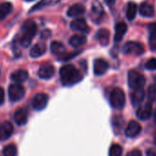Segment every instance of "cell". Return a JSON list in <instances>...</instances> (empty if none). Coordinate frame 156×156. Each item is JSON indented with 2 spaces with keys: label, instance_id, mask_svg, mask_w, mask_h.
<instances>
[{
  "label": "cell",
  "instance_id": "obj_39",
  "mask_svg": "<svg viewBox=\"0 0 156 156\" xmlns=\"http://www.w3.org/2000/svg\"><path fill=\"white\" fill-rule=\"evenodd\" d=\"M116 1H117V0H105V3L109 7H112L116 3Z\"/></svg>",
  "mask_w": 156,
  "mask_h": 156
},
{
  "label": "cell",
  "instance_id": "obj_31",
  "mask_svg": "<svg viewBox=\"0 0 156 156\" xmlns=\"http://www.w3.org/2000/svg\"><path fill=\"white\" fill-rule=\"evenodd\" d=\"M4 156H18L17 147L14 144H9L4 148L3 151Z\"/></svg>",
  "mask_w": 156,
  "mask_h": 156
},
{
  "label": "cell",
  "instance_id": "obj_33",
  "mask_svg": "<svg viewBox=\"0 0 156 156\" xmlns=\"http://www.w3.org/2000/svg\"><path fill=\"white\" fill-rule=\"evenodd\" d=\"M145 68L150 71L156 70V58H151L145 63Z\"/></svg>",
  "mask_w": 156,
  "mask_h": 156
},
{
  "label": "cell",
  "instance_id": "obj_14",
  "mask_svg": "<svg viewBox=\"0 0 156 156\" xmlns=\"http://www.w3.org/2000/svg\"><path fill=\"white\" fill-rule=\"evenodd\" d=\"M86 12V8L82 4H74L71 6L67 10V16L70 18H77L79 16L84 15Z\"/></svg>",
  "mask_w": 156,
  "mask_h": 156
},
{
  "label": "cell",
  "instance_id": "obj_13",
  "mask_svg": "<svg viewBox=\"0 0 156 156\" xmlns=\"http://www.w3.org/2000/svg\"><path fill=\"white\" fill-rule=\"evenodd\" d=\"M144 98H145V92H144L143 88L134 89L130 93V101H131L132 106H134V107L140 105L141 102L143 101Z\"/></svg>",
  "mask_w": 156,
  "mask_h": 156
},
{
  "label": "cell",
  "instance_id": "obj_19",
  "mask_svg": "<svg viewBox=\"0 0 156 156\" xmlns=\"http://www.w3.org/2000/svg\"><path fill=\"white\" fill-rule=\"evenodd\" d=\"M14 120L19 126H22L28 121V113L25 109L20 108L14 114Z\"/></svg>",
  "mask_w": 156,
  "mask_h": 156
},
{
  "label": "cell",
  "instance_id": "obj_28",
  "mask_svg": "<svg viewBox=\"0 0 156 156\" xmlns=\"http://www.w3.org/2000/svg\"><path fill=\"white\" fill-rule=\"evenodd\" d=\"M137 12H138V8H137L136 3H134V2H129L128 3V6H127V13H126L127 19L129 21L133 20L136 18Z\"/></svg>",
  "mask_w": 156,
  "mask_h": 156
},
{
  "label": "cell",
  "instance_id": "obj_3",
  "mask_svg": "<svg viewBox=\"0 0 156 156\" xmlns=\"http://www.w3.org/2000/svg\"><path fill=\"white\" fill-rule=\"evenodd\" d=\"M109 101H110V105L114 108H118V109L122 108L125 106V103H126L125 93L123 92L122 89H120L119 87L114 88L112 90L111 94H110Z\"/></svg>",
  "mask_w": 156,
  "mask_h": 156
},
{
  "label": "cell",
  "instance_id": "obj_30",
  "mask_svg": "<svg viewBox=\"0 0 156 156\" xmlns=\"http://www.w3.org/2000/svg\"><path fill=\"white\" fill-rule=\"evenodd\" d=\"M122 153H123V150L120 145L112 144L108 151V156H122Z\"/></svg>",
  "mask_w": 156,
  "mask_h": 156
},
{
  "label": "cell",
  "instance_id": "obj_42",
  "mask_svg": "<svg viewBox=\"0 0 156 156\" xmlns=\"http://www.w3.org/2000/svg\"><path fill=\"white\" fill-rule=\"evenodd\" d=\"M154 140H155V143H156V133H155V136H154Z\"/></svg>",
  "mask_w": 156,
  "mask_h": 156
},
{
  "label": "cell",
  "instance_id": "obj_2",
  "mask_svg": "<svg viewBox=\"0 0 156 156\" xmlns=\"http://www.w3.org/2000/svg\"><path fill=\"white\" fill-rule=\"evenodd\" d=\"M145 77L140 72L136 70H130L128 73V84L129 87L134 90L138 88H143L145 85Z\"/></svg>",
  "mask_w": 156,
  "mask_h": 156
},
{
  "label": "cell",
  "instance_id": "obj_10",
  "mask_svg": "<svg viewBox=\"0 0 156 156\" xmlns=\"http://www.w3.org/2000/svg\"><path fill=\"white\" fill-rule=\"evenodd\" d=\"M21 30H22L24 35L29 36L30 38H33L37 33L38 28H37V24L33 20H28L23 23V25L21 27Z\"/></svg>",
  "mask_w": 156,
  "mask_h": 156
},
{
  "label": "cell",
  "instance_id": "obj_37",
  "mask_svg": "<svg viewBox=\"0 0 156 156\" xmlns=\"http://www.w3.org/2000/svg\"><path fill=\"white\" fill-rule=\"evenodd\" d=\"M5 100V92L2 87H0V106L4 103Z\"/></svg>",
  "mask_w": 156,
  "mask_h": 156
},
{
  "label": "cell",
  "instance_id": "obj_11",
  "mask_svg": "<svg viewBox=\"0 0 156 156\" xmlns=\"http://www.w3.org/2000/svg\"><path fill=\"white\" fill-rule=\"evenodd\" d=\"M109 64L104 59H97L94 62V73L95 75L100 76L108 70Z\"/></svg>",
  "mask_w": 156,
  "mask_h": 156
},
{
  "label": "cell",
  "instance_id": "obj_18",
  "mask_svg": "<svg viewBox=\"0 0 156 156\" xmlns=\"http://www.w3.org/2000/svg\"><path fill=\"white\" fill-rule=\"evenodd\" d=\"M69 43L73 48L81 47L87 43V37L83 34H74L70 38Z\"/></svg>",
  "mask_w": 156,
  "mask_h": 156
},
{
  "label": "cell",
  "instance_id": "obj_25",
  "mask_svg": "<svg viewBox=\"0 0 156 156\" xmlns=\"http://www.w3.org/2000/svg\"><path fill=\"white\" fill-rule=\"evenodd\" d=\"M13 10V5L10 2L0 4V20H5Z\"/></svg>",
  "mask_w": 156,
  "mask_h": 156
},
{
  "label": "cell",
  "instance_id": "obj_27",
  "mask_svg": "<svg viewBox=\"0 0 156 156\" xmlns=\"http://www.w3.org/2000/svg\"><path fill=\"white\" fill-rule=\"evenodd\" d=\"M150 36H149V46L151 51L156 50V23L151 24L149 27Z\"/></svg>",
  "mask_w": 156,
  "mask_h": 156
},
{
  "label": "cell",
  "instance_id": "obj_22",
  "mask_svg": "<svg viewBox=\"0 0 156 156\" xmlns=\"http://www.w3.org/2000/svg\"><path fill=\"white\" fill-rule=\"evenodd\" d=\"M28 77H29V73L25 70H18V71H15L14 73H12V74H11V79L14 82H16L17 84L26 81L28 79Z\"/></svg>",
  "mask_w": 156,
  "mask_h": 156
},
{
  "label": "cell",
  "instance_id": "obj_26",
  "mask_svg": "<svg viewBox=\"0 0 156 156\" xmlns=\"http://www.w3.org/2000/svg\"><path fill=\"white\" fill-rule=\"evenodd\" d=\"M92 14H93L94 21H98V20H100L104 16V9L98 1L94 2L92 6Z\"/></svg>",
  "mask_w": 156,
  "mask_h": 156
},
{
  "label": "cell",
  "instance_id": "obj_15",
  "mask_svg": "<svg viewBox=\"0 0 156 156\" xmlns=\"http://www.w3.org/2000/svg\"><path fill=\"white\" fill-rule=\"evenodd\" d=\"M54 73H55V69L51 64H44L41 66L39 70V76L41 79L47 80L54 75Z\"/></svg>",
  "mask_w": 156,
  "mask_h": 156
},
{
  "label": "cell",
  "instance_id": "obj_38",
  "mask_svg": "<svg viewBox=\"0 0 156 156\" xmlns=\"http://www.w3.org/2000/svg\"><path fill=\"white\" fill-rule=\"evenodd\" d=\"M147 156H156V151L151 149V150H148L147 152H146Z\"/></svg>",
  "mask_w": 156,
  "mask_h": 156
},
{
  "label": "cell",
  "instance_id": "obj_5",
  "mask_svg": "<svg viewBox=\"0 0 156 156\" xmlns=\"http://www.w3.org/2000/svg\"><path fill=\"white\" fill-rule=\"evenodd\" d=\"M25 95L24 87L20 84H13L9 87V99L13 102L20 101L23 98Z\"/></svg>",
  "mask_w": 156,
  "mask_h": 156
},
{
  "label": "cell",
  "instance_id": "obj_9",
  "mask_svg": "<svg viewBox=\"0 0 156 156\" xmlns=\"http://www.w3.org/2000/svg\"><path fill=\"white\" fill-rule=\"evenodd\" d=\"M152 114V107L151 103H145L144 105L140 106L136 112V116L142 120H146L151 118Z\"/></svg>",
  "mask_w": 156,
  "mask_h": 156
},
{
  "label": "cell",
  "instance_id": "obj_12",
  "mask_svg": "<svg viewBox=\"0 0 156 156\" xmlns=\"http://www.w3.org/2000/svg\"><path fill=\"white\" fill-rule=\"evenodd\" d=\"M13 125L9 121H5L0 124V140H8L13 133Z\"/></svg>",
  "mask_w": 156,
  "mask_h": 156
},
{
  "label": "cell",
  "instance_id": "obj_6",
  "mask_svg": "<svg viewBox=\"0 0 156 156\" xmlns=\"http://www.w3.org/2000/svg\"><path fill=\"white\" fill-rule=\"evenodd\" d=\"M70 27H71V30L73 31H77V32H80V33L89 32V27H88L85 19L78 18V19L73 20L71 22Z\"/></svg>",
  "mask_w": 156,
  "mask_h": 156
},
{
  "label": "cell",
  "instance_id": "obj_7",
  "mask_svg": "<svg viewBox=\"0 0 156 156\" xmlns=\"http://www.w3.org/2000/svg\"><path fill=\"white\" fill-rule=\"evenodd\" d=\"M140 131H141L140 124L136 120H130L127 125V128L125 129V134L129 138H134L138 136L140 133Z\"/></svg>",
  "mask_w": 156,
  "mask_h": 156
},
{
  "label": "cell",
  "instance_id": "obj_41",
  "mask_svg": "<svg viewBox=\"0 0 156 156\" xmlns=\"http://www.w3.org/2000/svg\"><path fill=\"white\" fill-rule=\"evenodd\" d=\"M25 1H27V2H31V1H34V0H25Z\"/></svg>",
  "mask_w": 156,
  "mask_h": 156
},
{
  "label": "cell",
  "instance_id": "obj_43",
  "mask_svg": "<svg viewBox=\"0 0 156 156\" xmlns=\"http://www.w3.org/2000/svg\"><path fill=\"white\" fill-rule=\"evenodd\" d=\"M154 81H155V84H156V76H155V78H154Z\"/></svg>",
  "mask_w": 156,
  "mask_h": 156
},
{
  "label": "cell",
  "instance_id": "obj_32",
  "mask_svg": "<svg viewBox=\"0 0 156 156\" xmlns=\"http://www.w3.org/2000/svg\"><path fill=\"white\" fill-rule=\"evenodd\" d=\"M147 95H148V98L151 102H155L156 101V84L151 85V86L149 87Z\"/></svg>",
  "mask_w": 156,
  "mask_h": 156
},
{
  "label": "cell",
  "instance_id": "obj_16",
  "mask_svg": "<svg viewBox=\"0 0 156 156\" xmlns=\"http://www.w3.org/2000/svg\"><path fill=\"white\" fill-rule=\"evenodd\" d=\"M127 30H128V26H127V24H126V23H124V22H122V21H121V22L117 23V24H116V26H115L114 41H115L116 42L120 41L123 39L124 35L126 34Z\"/></svg>",
  "mask_w": 156,
  "mask_h": 156
},
{
  "label": "cell",
  "instance_id": "obj_1",
  "mask_svg": "<svg viewBox=\"0 0 156 156\" xmlns=\"http://www.w3.org/2000/svg\"><path fill=\"white\" fill-rule=\"evenodd\" d=\"M60 78L63 86L71 87L79 83L83 79V74L73 64H66L60 69Z\"/></svg>",
  "mask_w": 156,
  "mask_h": 156
},
{
  "label": "cell",
  "instance_id": "obj_17",
  "mask_svg": "<svg viewBox=\"0 0 156 156\" xmlns=\"http://www.w3.org/2000/svg\"><path fill=\"white\" fill-rule=\"evenodd\" d=\"M60 1H61V0H41L40 2H38V3L30 10V13H32V12H35V11L43 9L48 8V7L56 6L57 4L60 3Z\"/></svg>",
  "mask_w": 156,
  "mask_h": 156
},
{
  "label": "cell",
  "instance_id": "obj_40",
  "mask_svg": "<svg viewBox=\"0 0 156 156\" xmlns=\"http://www.w3.org/2000/svg\"><path fill=\"white\" fill-rule=\"evenodd\" d=\"M154 120L156 122V109H155V113H154Z\"/></svg>",
  "mask_w": 156,
  "mask_h": 156
},
{
  "label": "cell",
  "instance_id": "obj_23",
  "mask_svg": "<svg viewBox=\"0 0 156 156\" xmlns=\"http://www.w3.org/2000/svg\"><path fill=\"white\" fill-rule=\"evenodd\" d=\"M139 12L140 16L144 18H151L154 16V9L151 5L148 3H142L139 9Z\"/></svg>",
  "mask_w": 156,
  "mask_h": 156
},
{
  "label": "cell",
  "instance_id": "obj_20",
  "mask_svg": "<svg viewBox=\"0 0 156 156\" xmlns=\"http://www.w3.org/2000/svg\"><path fill=\"white\" fill-rule=\"evenodd\" d=\"M110 33L107 29H101L97 33V39L102 46H107L109 43Z\"/></svg>",
  "mask_w": 156,
  "mask_h": 156
},
{
  "label": "cell",
  "instance_id": "obj_24",
  "mask_svg": "<svg viewBox=\"0 0 156 156\" xmlns=\"http://www.w3.org/2000/svg\"><path fill=\"white\" fill-rule=\"evenodd\" d=\"M65 46L57 41H54L51 43V51L55 54V55H59V56H62L63 54H65Z\"/></svg>",
  "mask_w": 156,
  "mask_h": 156
},
{
  "label": "cell",
  "instance_id": "obj_36",
  "mask_svg": "<svg viewBox=\"0 0 156 156\" xmlns=\"http://www.w3.org/2000/svg\"><path fill=\"white\" fill-rule=\"evenodd\" d=\"M50 36H51V31H50L49 30H43V31L41 32V39H43V40L48 39Z\"/></svg>",
  "mask_w": 156,
  "mask_h": 156
},
{
  "label": "cell",
  "instance_id": "obj_35",
  "mask_svg": "<svg viewBox=\"0 0 156 156\" xmlns=\"http://www.w3.org/2000/svg\"><path fill=\"white\" fill-rule=\"evenodd\" d=\"M126 156H142V154L140 150L136 149V150H132V151H129Z\"/></svg>",
  "mask_w": 156,
  "mask_h": 156
},
{
  "label": "cell",
  "instance_id": "obj_34",
  "mask_svg": "<svg viewBox=\"0 0 156 156\" xmlns=\"http://www.w3.org/2000/svg\"><path fill=\"white\" fill-rule=\"evenodd\" d=\"M31 39H32V38H30V37H29V36L23 35V36L21 37L20 41V45H21L22 47H24V48L29 47V46L30 45V43H31Z\"/></svg>",
  "mask_w": 156,
  "mask_h": 156
},
{
  "label": "cell",
  "instance_id": "obj_4",
  "mask_svg": "<svg viewBox=\"0 0 156 156\" xmlns=\"http://www.w3.org/2000/svg\"><path fill=\"white\" fill-rule=\"evenodd\" d=\"M122 52L124 54L140 55L144 52V47L141 43L137 41H128L122 47Z\"/></svg>",
  "mask_w": 156,
  "mask_h": 156
},
{
  "label": "cell",
  "instance_id": "obj_21",
  "mask_svg": "<svg viewBox=\"0 0 156 156\" xmlns=\"http://www.w3.org/2000/svg\"><path fill=\"white\" fill-rule=\"evenodd\" d=\"M45 52H46V45L44 43L40 42V43L35 44L31 48L30 54L32 58H38V57L42 56Z\"/></svg>",
  "mask_w": 156,
  "mask_h": 156
},
{
  "label": "cell",
  "instance_id": "obj_8",
  "mask_svg": "<svg viewBox=\"0 0 156 156\" xmlns=\"http://www.w3.org/2000/svg\"><path fill=\"white\" fill-rule=\"evenodd\" d=\"M48 103V96L46 94H37L32 99V107L36 110H42Z\"/></svg>",
  "mask_w": 156,
  "mask_h": 156
},
{
  "label": "cell",
  "instance_id": "obj_29",
  "mask_svg": "<svg viewBox=\"0 0 156 156\" xmlns=\"http://www.w3.org/2000/svg\"><path fill=\"white\" fill-rule=\"evenodd\" d=\"M123 125V119L121 116H115L113 118V128H114V131L116 132V134H119L121 128Z\"/></svg>",
  "mask_w": 156,
  "mask_h": 156
}]
</instances>
